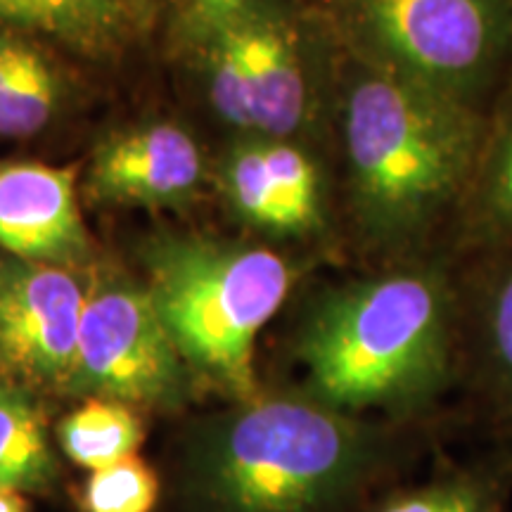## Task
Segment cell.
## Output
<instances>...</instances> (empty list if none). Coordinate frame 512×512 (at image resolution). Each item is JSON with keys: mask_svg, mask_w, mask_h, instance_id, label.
Returning <instances> with one entry per match:
<instances>
[{"mask_svg": "<svg viewBox=\"0 0 512 512\" xmlns=\"http://www.w3.org/2000/svg\"><path fill=\"white\" fill-rule=\"evenodd\" d=\"M316 394L332 408L418 399L448 363V299L434 275L399 273L330 299L302 342Z\"/></svg>", "mask_w": 512, "mask_h": 512, "instance_id": "cell-1", "label": "cell"}, {"mask_svg": "<svg viewBox=\"0 0 512 512\" xmlns=\"http://www.w3.org/2000/svg\"><path fill=\"white\" fill-rule=\"evenodd\" d=\"M344 136L370 221L408 230L430 219L470 176L479 121L463 100L411 76H368L347 102Z\"/></svg>", "mask_w": 512, "mask_h": 512, "instance_id": "cell-2", "label": "cell"}, {"mask_svg": "<svg viewBox=\"0 0 512 512\" xmlns=\"http://www.w3.org/2000/svg\"><path fill=\"white\" fill-rule=\"evenodd\" d=\"M290 290V268L266 249L202 242L164 247L150 297L178 354L230 394L254 399V339Z\"/></svg>", "mask_w": 512, "mask_h": 512, "instance_id": "cell-3", "label": "cell"}, {"mask_svg": "<svg viewBox=\"0 0 512 512\" xmlns=\"http://www.w3.org/2000/svg\"><path fill=\"white\" fill-rule=\"evenodd\" d=\"M361 458V434L328 403H252L211 453L209 486L228 512H309Z\"/></svg>", "mask_w": 512, "mask_h": 512, "instance_id": "cell-4", "label": "cell"}, {"mask_svg": "<svg viewBox=\"0 0 512 512\" xmlns=\"http://www.w3.org/2000/svg\"><path fill=\"white\" fill-rule=\"evenodd\" d=\"M150 292L100 287L86 297L67 387L119 403L171 406L185 373Z\"/></svg>", "mask_w": 512, "mask_h": 512, "instance_id": "cell-5", "label": "cell"}, {"mask_svg": "<svg viewBox=\"0 0 512 512\" xmlns=\"http://www.w3.org/2000/svg\"><path fill=\"white\" fill-rule=\"evenodd\" d=\"M373 24L406 76L470 100L505 41L498 0H370Z\"/></svg>", "mask_w": 512, "mask_h": 512, "instance_id": "cell-6", "label": "cell"}, {"mask_svg": "<svg viewBox=\"0 0 512 512\" xmlns=\"http://www.w3.org/2000/svg\"><path fill=\"white\" fill-rule=\"evenodd\" d=\"M86 297L69 273L19 266L0 275V361L38 382L72 375Z\"/></svg>", "mask_w": 512, "mask_h": 512, "instance_id": "cell-7", "label": "cell"}, {"mask_svg": "<svg viewBox=\"0 0 512 512\" xmlns=\"http://www.w3.org/2000/svg\"><path fill=\"white\" fill-rule=\"evenodd\" d=\"M0 247L22 259L67 261L86 249L74 171L0 166Z\"/></svg>", "mask_w": 512, "mask_h": 512, "instance_id": "cell-8", "label": "cell"}, {"mask_svg": "<svg viewBox=\"0 0 512 512\" xmlns=\"http://www.w3.org/2000/svg\"><path fill=\"white\" fill-rule=\"evenodd\" d=\"M200 169V152L188 133L176 126H152L100 152L95 185L117 200L166 202L192 190Z\"/></svg>", "mask_w": 512, "mask_h": 512, "instance_id": "cell-9", "label": "cell"}, {"mask_svg": "<svg viewBox=\"0 0 512 512\" xmlns=\"http://www.w3.org/2000/svg\"><path fill=\"white\" fill-rule=\"evenodd\" d=\"M252 86L254 126L285 136L299 126L306 107V83L294 48L273 24H238Z\"/></svg>", "mask_w": 512, "mask_h": 512, "instance_id": "cell-10", "label": "cell"}, {"mask_svg": "<svg viewBox=\"0 0 512 512\" xmlns=\"http://www.w3.org/2000/svg\"><path fill=\"white\" fill-rule=\"evenodd\" d=\"M57 86L36 50L0 36V136H31L55 110Z\"/></svg>", "mask_w": 512, "mask_h": 512, "instance_id": "cell-11", "label": "cell"}, {"mask_svg": "<svg viewBox=\"0 0 512 512\" xmlns=\"http://www.w3.org/2000/svg\"><path fill=\"white\" fill-rule=\"evenodd\" d=\"M55 458L34 401L15 387L0 384V486L41 489L53 482Z\"/></svg>", "mask_w": 512, "mask_h": 512, "instance_id": "cell-12", "label": "cell"}, {"mask_svg": "<svg viewBox=\"0 0 512 512\" xmlns=\"http://www.w3.org/2000/svg\"><path fill=\"white\" fill-rule=\"evenodd\" d=\"M60 441L74 463L95 472L133 456L143 441V427L124 403L88 401L62 420Z\"/></svg>", "mask_w": 512, "mask_h": 512, "instance_id": "cell-13", "label": "cell"}, {"mask_svg": "<svg viewBox=\"0 0 512 512\" xmlns=\"http://www.w3.org/2000/svg\"><path fill=\"white\" fill-rule=\"evenodd\" d=\"M159 494L155 472L128 456L105 470H95L86 486L88 512H150Z\"/></svg>", "mask_w": 512, "mask_h": 512, "instance_id": "cell-14", "label": "cell"}, {"mask_svg": "<svg viewBox=\"0 0 512 512\" xmlns=\"http://www.w3.org/2000/svg\"><path fill=\"white\" fill-rule=\"evenodd\" d=\"M230 192L240 211L259 226L278 233H297L283 197L275 188L266 159L259 152H245L230 166Z\"/></svg>", "mask_w": 512, "mask_h": 512, "instance_id": "cell-15", "label": "cell"}, {"mask_svg": "<svg viewBox=\"0 0 512 512\" xmlns=\"http://www.w3.org/2000/svg\"><path fill=\"white\" fill-rule=\"evenodd\" d=\"M0 17L60 34H91L112 19V0H0Z\"/></svg>", "mask_w": 512, "mask_h": 512, "instance_id": "cell-16", "label": "cell"}, {"mask_svg": "<svg viewBox=\"0 0 512 512\" xmlns=\"http://www.w3.org/2000/svg\"><path fill=\"white\" fill-rule=\"evenodd\" d=\"M211 95L228 121L238 126H254L252 86L235 27H228L216 41L211 57Z\"/></svg>", "mask_w": 512, "mask_h": 512, "instance_id": "cell-17", "label": "cell"}, {"mask_svg": "<svg viewBox=\"0 0 512 512\" xmlns=\"http://www.w3.org/2000/svg\"><path fill=\"white\" fill-rule=\"evenodd\" d=\"M268 171L290 211L294 230H309L318 223V176L302 152L287 145L261 150Z\"/></svg>", "mask_w": 512, "mask_h": 512, "instance_id": "cell-18", "label": "cell"}, {"mask_svg": "<svg viewBox=\"0 0 512 512\" xmlns=\"http://www.w3.org/2000/svg\"><path fill=\"white\" fill-rule=\"evenodd\" d=\"M482 207L491 226L512 235V114L482 166Z\"/></svg>", "mask_w": 512, "mask_h": 512, "instance_id": "cell-19", "label": "cell"}, {"mask_svg": "<svg viewBox=\"0 0 512 512\" xmlns=\"http://www.w3.org/2000/svg\"><path fill=\"white\" fill-rule=\"evenodd\" d=\"M382 512H496L482 486L444 482L396 498Z\"/></svg>", "mask_w": 512, "mask_h": 512, "instance_id": "cell-20", "label": "cell"}, {"mask_svg": "<svg viewBox=\"0 0 512 512\" xmlns=\"http://www.w3.org/2000/svg\"><path fill=\"white\" fill-rule=\"evenodd\" d=\"M486 342L498 380L512 399V268L498 278L486 304Z\"/></svg>", "mask_w": 512, "mask_h": 512, "instance_id": "cell-21", "label": "cell"}, {"mask_svg": "<svg viewBox=\"0 0 512 512\" xmlns=\"http://www.w3.org/2000/svg\"><path fill=\"white\" fill-rule=\"evenodd\" d=\"M0 512H27V501L15 489L0 486Z\"/></svg>", "mask_w": 512, "mask_h": 512, "instance_id": "cell-22", "label": "cell"}, {"mask_svg": "<svg viewBox=\"0 0 512 512\" xmlns=\"http://www.w3.org/2000/svg\"><path fill=\"white\" fill-rule=\"evenodd\" d=\"M202 5H211V8H228V5L240 3V0H200Z\"/></svg>", "mask_w": 512, "mask_h": 512, "instance_id": "cell-23", "label": "cell"}]
</instances>
